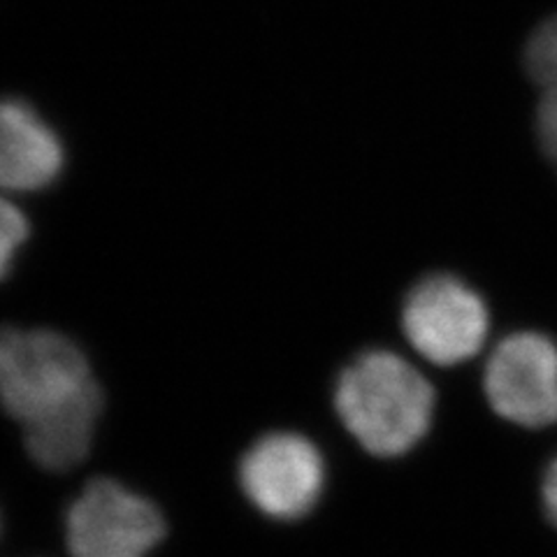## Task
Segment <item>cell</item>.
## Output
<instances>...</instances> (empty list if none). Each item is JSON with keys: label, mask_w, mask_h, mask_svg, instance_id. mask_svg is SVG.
Segmentation results:
<instances>
[{"label": "cell", "mask_w": 557, "mask_h": 557, "mask_svg": "<svg viewBox=\"0 0 557 557\" xmlns=\"http://www.w3.org/2000/svg\"><path fill=\"white\" fill-rule=\"evenodd\" d=\"M335 409L364 450L376 458H399L430 432L434 388L403 356L370 348L339 372Z\"/></svg>", "instance_id": "cell-1"}, {"label": "cell", "mask_w": 557, "mask_h": 557, "mask_svg": "<svg viewBox=\"0 0 557 557\" xmlns=\"http://www.w3.org/2000/svg\"><path fill=\"white\" fill-rule=\"evenodd\" d=\"M96 383L75 339L49 327H0V409L16 423L73 405Z\"/></svg>", "instance_id": "cell-2"}, {"label": "cell", "mask_w": 557, "mask_h": 557, "mask_svg": "<svg viewBox=\"0 0 557 557\" xmlns=\"http://www.w3.org/2000/svg\"><path fill=\"white\" fill-rule=\"evenodd\" d=\"M168 534L156 504L116 479H94L65 511L70 557H149Z\"/></svg>", "instance_id": "cell-3"}, {"label": "cell", "mask_w": 557, "mask_h": 557, "mask_svg": "<svg viewBox=\"0 0 557 557\" xmlns=\"http://www.w3.org/2000/svg\"><path fill=\"white\" fill-rule=\"evenodd\" d=\"M237 481L251 507L272 520L309 516L325 491V460L300 432L276 430L258 437L237 465Z\"/></svg>", "instance_id": "cell-4"}, {"label": "cell", "mask_w": 557, "mask_h": 557, "mask_svg": "<svg viewBox=\"0 0 557 557\" xmlns=\"http://www.w3.org/2000/svg\"><path fill=\"white\" fill-rule=\"evenodd\" d=\"M491 317L481 295L453 274H430L403 305V330L418 354L442 368L474 358Z\"/></svg>", "instance_id": "cell-5"}, {"label": "cell", "mask_w": 557, "mask_h": 557, "mask_svg": "<svg viewBox=\"0 0 557 557\" xmlns=\"http://www.w3.org/2000/svg\"><path fill=\"white\" fill-rule=\"evenodd\" d=\"M485 397L520 428L557 423V344L542 333H513L485 364Z\"/></svg>", "instance_id": "cell-6"}, {"label": "cell", "mask_w": 557, "mask_h": 557, "mask_svg": "<svg viewBox=\"0 0 557 557\" xmlns=\"http://www.w3.org/2000/svg\"><path fill=\"white\" fill-rule=\"evenodd\" d=\"M65 151L59 133L20 98L0 100V188L35 194L59 180Z\"/></svg>", "instance_id": "cell-7"}, {"label": "cell", "mask_w": 557, "mask_h": 557, "mask_svg": "<svg viewBox=\"0 0 557 557\" xmlns=\"http://www.w3.org/2000/svg\"><path fill=\"white\" fill-rule=\"evenodd\" d=\"M102 407L104 395L96 383L73 405L24 425V446L30 460L51 474H63L82 465L94 446Z\"/></svg>", "instance_id": "cell-8"}, {"label": "cell", "mask_w": 557, "mask_h": 557, "mask_svg": "<svg viewBox=\"0 0 557 557\" xmlns=\"http://www.w3.org/2000/svg\"><path fill=\"white\" fill-rule=\"evenodd\" d=\"M525 67L542 89L536 131L550 163L557 168V16L536 28L525 49Z\"/></svg>", "instance_id": "cell-9"}, {"label": "cell", "mask_w": 557, "mask_h": 557, "mask_svg": "<svg viewBox=\"0 0 557 557\" xmlns=\"http://www.w3.org/2000/svg\"><path fill=\"white\" fill-rule=\"evenodd\" d=\"M30 235L28 219L8 200L0 198V282L12 272L14 260Z\"/></svg>", "instance_id": "cell-10"}, {"label": "cell", "mask_w": 557, "mask_h": 557, "mask_svg": "<svg viewBox=\"0 0 557 557\" xmlns=\"http://www.w3.org/2000/svg\"><path fill=\"white\" fill-rule=\"evenodd\" d=\"M542 499L548 520L557 528V458L550 462L542 483Z\"/></svg>", "instance_id": "cell-11"}]
</instances>
